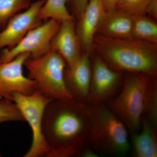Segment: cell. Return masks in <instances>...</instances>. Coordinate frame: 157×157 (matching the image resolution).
<instances>
[{"label": "cell", "instance_id": "obj_1", "mask_svg": "<svg viewBox=\"0 0 157 157\" xmlns=\"http://www.w3.org/2000/svg\"><path fill=\"white\" fill-rule=\"evenodd\" d=\"M88 128L86 103L73 98L51 101L42 122L48 157L79 156L87 143Z\"/></svg>", "mask_w": 157, "mask_h": 157}, {"label": "cell", "instance_id": "obj_2", "mask_svg": "<svg viewBox=\"0 0 157 157\" xmlns=\"http://www.w3.org/2000/svg\"><path fill=\"white\" fill-rule=\"evenodd\" d=\"M93 49L114 70L156 76L157 44L134 39L109 38L97 34Z\"/></svg>", "mask_w": 157, "mask_h": 157}, {"label": "cell", "instance_id": "obj_3", "mask_svg": "<svg viewBox=\"0 0 157 157\" xmlns=\"http://www.w3.org/2000/svg\"><path fill=\"white\" fill-rule=\"evenodd\" d=\"M89 128L87 142L96 151L124 155L130 143L128 129L106 104L86 103Z\"/></svg>", "mask_w": 157, "mask_h": 157}, {"label": "cell", "instance_id": "obj_4", "mask_svg": "<svg viewBox=\"0 0 157 157\" xmlns=\"http://www.w3.org/2000/svg\"><path fill=\"white\" fill-rule=\"evenodd\" d=\"M151 76L144 73H130L125 77L116 95L106 103L131 133L140 131L147 89Z\"/></svg>", "mask_w": 157, "mask_h": 157}, {"label": "cell", "instance_id": "obj_5", "mask_svg": "<svg viewBox=\"0 0 157 157\" xmlns=\"http://www.w3.org/2000/svg\"><path fill=\"white\" fill-rule=\"evenodd\" d=\"M67 66L64 59L52 50L37 58L29 57L24 63L27 77L36 82V90L52 100L73 98L65 81Z\"/></svg>", "mask_w": 157, "mask_h": 157}, {"label": "cell", "instance_id": "obj_6", "mask_svg": "<svg viewBox=\"0 0 157 157\" xmlns=\"http://www.w3.org/2000/svg\"><path fill=\"white\" fill-rule=\"evenodd\" d=\"M52 101L36 89L29 95L13 94V101L28 123L33 135L30 147L24 157H48L49 149L42 133V122L45 108Z\"/></svg>", "mask_w": 157, "mask_h": 157}, {"label": "cell", "instance_id": "obj_7", "mask_svg": "<svg viewBox=\"0 0 157 157\" xmlns=\"http://www.w3.org/2000/svg\"><path fill=\"white\" fill-rule=\"evenodd\" d=\"M60 25L56 20L48 19L32 29L14 47L4 48L0 52V61H9L22 53L29 54L30 57L37 58L48 53Z\"/></svg>", "mask_w": 157, "mask_h": 157}, {"label": "cell", "instance_id": "obj_8", "mask_svg": "<svg viewBox=\"0 0 157 157\" xmlns=\"http://www.w3.org/2000/svg\"><path fill=\"white\" fill-rule=\"evenodd\" d=\"M91 64V80L87 104H106L120 90L122 72L113 69L98 55L94 56Z\"/></svg>", "mask_w": 157, "mask_h": 157}, {"label": "cell", "instance_id": "obj_9", "mask_svg": "<svg viewBox=\"0 0 157 157\" xmlns=\"http://www.w3.org/2000/svg\"><path fill=\"white\" fill-rule=\"evenodd\" d=\"M30 56L22 53L9 61H0V98L13 101L15 93L29 95L36 89V82L24 74L25 62Z\"/></svg>", "mask_w": 157, "mask_h": 157}, {"label": "cell", "instance_id": "obj_10", "mask_svg": "<svg viewBox=\"0 0 157 157\" xmlns=\"http://www.w3.org/2000/svg\"><path fill=\"white\" fill-rule=\"evenodd\" d=\"M45 0H38L32 3L27 9L20 12L8 21L0 30V52L17 45L26 34L42 24L39 13Z\"/></svg>", "mask_w": 157, "mask_h": 157}, {"label": "cell", "instance_id": "obj_11", "mask_svg": "<svg viewBox=\"0 0 157 157\" xmlns=\"http://www.w3.org/2000/svg\"><path fill=\"white\" fill-rule=\"evenodd\" d=\"M91 76V60L89 53L82 52L76 61L67 65L65 81L73 99L87 103Z\"/></svg>", "mask_w": 157, "mask_h": 157}, {"label": "cell", "instance_id": "obj_12", "mask_svg": "<svg viewBox=\"0 0 157 157\" xmlns=\"http://www.w3.org/2000/svg\"><path fill=\"white\" fill-rule=\"evenodd\" d=\"M105 12L101 0H89L76 25V33L83 52L90 54L93 50L94 39Z\"/></svg>", "mask_w": 157, "mask_h": 157}, {"label": "cell", "instance_id": "obj_13", "mask_svg": "<svg viewBox=\"0 0 157 157\" xmlns=\"http://www.w3.org/2000/svg\"><path fill=\"white\" fill-rule=\"evenodd\" d=\"M76 21L67 20L61 23L51 43V50L59 54L67 65L76 61L83 52L76 33Z\"/></svg>", "mask_w": 157, "mask_h": 157}, {"label": "cell", "instance_id": "obj_14", "mask_svg": "<svg viewBox=\"0 0 157 157\" xmlns=\"http://www.w3.org/2000/svg\"><path fill=\"white\" fill-rule=\"evenodd\" d=\"M133 16L128 12L115 9L105 12L97 34L120 39H132Z\"/></svg>", "mask_w": 157, "mask_h": 157}, {"label": "cell", "instance_id": "obj_15", "mask_svg": "<svg viewBox=\"0 0 157 157\" xmlns=\"http://www.w3.org/2000/svg\"><path fill=\"white\" fill-rule=\"evenodd\" d=\"M140 128V132L132 133L134 155L137 157H157V129L144 117Z\"/></svg>", "mask_w": 157, "mask_h": 157}, {"label": "cell", "instance_id": "obj_16", "mask_svg": "<svg viewBox=\"0 0 157 157\" xmlns=\"http://www.w3.org/2000/svg\"><path fill=\"white\" fill-rule=\"evenodd\" d=\"M133 39L157 44V23L146 14L133 15Z\"/></svg>", "mask_w": 157, "mask_h": 157}, {"label": "cell", "instance_id": "obj_17", "mask_svg": "<svg viewBox=\"0 0 157 157\" xmlns=\"http://www.w3.org/2000/svg\"><path fill=\"white\" fill-rule=\"evenodd\" d=\"M67 2V0H45L39 11V18L41 20L53 19L60 23L75 19L68 10Z\"/></svg>", "mask_w": 157, "mask_h": 157}, {"label": "cell", "instance_id": "obj_18", "mask_svg": "<svg viewBox=\"0 0 157 157\" xmlns=\"http://www.w3.org/2000/svg\"><path fill=\"white\" fill-rule=\"evenodd\" d=\"M155 76H151L147 86L143 117L157 129V83Z\"/></svg>", "mask_w": 157, "mask_h": 157}, {"label": "cell", "instance_id": "obj_19", "mask_svg": "<svg viewBox=\"0 0 157 157\" xmlns=\"http://www.w3.org/2000/svg\"><path fill=\"white\" fill-rule=\"evenodd\" d=\"M31 0H0V30L15 15L29 7Z\"/></svg>", "mask_w": 157, "mask_h": 157}, {"label": "cell", "instance_id": "obj_20", "mask_svg": "<svg viewBox=\"0 0 157 157\" xmlns=\"http://www.w3.org/2000/svg\"><path fill=\"white\" fill-rule=\"evenodd\" d=\"M11 121H25V120L13 101L0 98V124Z\"/></svg>", "mask_w": 157, "mask_h": 157}, {"label": "cell", "instance_id": "obj_21", "mask_svg": "<svg viewBox=\"0 0 157 157\" xmlns=\"http://www.w3.org/2000/svg\"><path fill=\"white\" fill-rule=\"evenodd\" d=\"M151 0H120L116 9L125 11L132 15L145 14Z\"/></svg>", "mask_w": 157, "mask_h": 157}, {"label": "cell", "instance_id": "obj_22", "mask_svg": "<svg viewBox=\"0 0 157 157\" xmlns=\"http://www.w3.org/2000/svg\"><path fill=\"white\" fill-rule=\"evenodd\" d=\"M67 7L76 20L81 17L87 6L89 0H67Z\"/></svg>", "mask_w": 157, "mask_h": 157}, {"label": "cell", "instance_id": "obj_23", "mask_svg": "<svg viewBox=\"0 0 157 157\" xmlns=\"http://www.w3.org/2000/svg\"><path fill=\"white\" fill-rule=\"evenodd\" d=\"M145 14L155 19L157 18V0H151L147 7Z\"/></svg>", "mask_w": 157, "mask_h": 157}, {"label": "cell", "instance_id": "obj_24", "mask_svg": "<svg viewBox=\"0 0 157 157\" xmlns=\"http://www.w3.org/2000/svg\"><path fill=\"white\" fill-rule=\"evenodd\" d=\"M105 11H111L116 9L120 0H101Z\"/></svg>", "mask_w": 157, "mask_h": 157}]
</instances>
